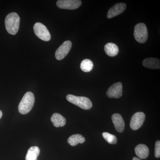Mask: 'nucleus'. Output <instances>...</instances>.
<instances>
[{
	"instance_id": "nucleus-1",
	"label": "nucleus",
	"mask_w": 160,
	"mask_h": 160,
	"mask_svg": "<svg viewBox=\"0 0 160 160\" xmlns=\"http://www.w3.org/2000/svg\"><path fill=\"white\" fill-rule=\"evenodd\" d=\"M20 18L16 12L9 13L5 19L6 30L9 34L15 35L19 29Z\"/></svg>"
},
{
	"instance_id": "nucleus-2",
	"label": "nucleus",
	"mask_w": 160,
	"mask_h": 160,
	"mask_svg": "<svg viewBox=\"0 0 160 160\" xmlns=\"http://www.w3.org/2000/svg\"><path fill=\"white\" fill-rule=\"evenodd\" d=\"M34 102L35 97L33 93L31 92H26L19 104V112L22 114L29 113L33 108Z\"/></svg>"
},
{
	"instance_id": "nucleus-3",
	"label": "nucleus",
	"mask_w": 160,
	"mask_h": 160,
	"mask_svg": "<svg viewBox=\"0 0 160 160\" xmlns=\"http://www.w3.org/2000/svg\"><path fill=\"white\" fill-rule=\"evenodd\" d=\"M66 99L69 102L85 110L91 109L92 107L91 101L88 98L85 97H78L73 95L68 94L66 96Z\"/></svg>"
},
{
	"instance_id": "nucleus-4",
	"label": "nucleus",
	"mask_w": 160,
	"mask_h": 160,
	"mask_svg": "<svg viewBox=\"0 0 160 160\" xmlns=\"http://www.w3.org/2000/svg\"><path fill=\"white\" fill-rule=\"evenodd\" d=\"M134 36L135 40L139 43L146 42L148 39V34L147 27L144 23H138L136 25Z\"/></svg>"
},
{
	"instance_id": "nucleus-5",
	"label": "nucleus",
	"mask_w": 160,
	"mask_h": 160,
	"mask_svg": "<svg viewBox=\"0 0 160 160\" xmlns=\"http://www.w3.org/2000/svg\"><path fill=\"white\" fill-rule=\"evenodd\" d=\"M33 30L36 35L41 40L48 42L51 39L50 32L46 26L42 23H35L33 26Z\"/></svg>"
},
{
	"instance_id": "nucleus-6",
	"label": "nucleus",
	"mask_w": 160,
	"mask_h": 160,
	"mask_svg": "<svg viewBox=\"0 0 160 160\" xmlns=\"http://www.w3.org/2000/svg\"><path fill=\"white\" fill-rule=\"evenodd\" d=\"M82 3L80 0H59L57 2V6L60 9L73 10L80 7Z\"/></svg>"
},
{
	"instance_id": "nucleus-7",
	"label": "nucleus",
	"mask_w": 160,
	"mask_h": 160,
	"mask_svg": "<svg viewBox=\"0 0 160 160\" xmlns=\"http://www.w3.org/2000/svg\"><path fill=\"white\" fill-rule=\"evenodd\" d=\"M146 115L143 112H136L131 119L130 127L132 130H136L139 129L145 122Z\"/></svg>"
},
{
	"instance_id": "nucleus-8",
	"label": "nucleus",
	"mask_w": 160,
	"mask_h": 160,
	"mask_svg": "<svg viewBox=\"0 0 160 160\" xmlns=\"http://www.w3.org/2000/svg\"><path fill=\"white\" fill-rule=\"evenodd\" d=\"M72 42L70 41H65L59 47L55 52V57L58 60L63 59L69 53L72 47Z\"/></svg>"
},
{
	"instance_id": "nucleus-9",
	"label": "nucleus",
	"mask_w": 160,
	"mask_h": 160,
	"mask_svg": "<svg viewBox=\"0 0 160 160\" xmlns=\"http://www.w3.org/2000/svg\"><path fill=\"white\" fill-rule=\"evenodd\" d=\"M107 96L109 98H118L122 95V84L120 82L115 83L110 86L106 92Z\"/></svg>"
},
{
	"instance_id": "nucleus-10",
	"label": "nucleus",
	"mask_w": 160,
	"mask_h": 160,
	"mask_svg": "<svg viewBox=\"0 0 160 160\" xmlns=\"http://www.w3.org/2000/svg\"><path fill=\"white\" fill-rule=\"evenodd\" d=\"M126 8L125 3H119L115 4L109 9L107 13L108 18H111L122 13Z\"/></svg>"
},
{
	"instance_id": "nucleus-11",
	"label": "nucleus",
	"mask_w": 160,
	"mask_h": 160,
	"mask_svg": "<svg viewBox=\"0 0 160 160\" xmlns=\"http://www.w3.org/2000/svg\"><path fill=\"white\" fill-rule=\"evenodd\" d=\"M112 120L116 130L122 132L125 129V124L122 116L118 113H114L112 116Z\"/></svg>"
},
{
	"instance_id": "nucleus-12",
	"label": "nucleus",
	"mask_w": 160,
	"mask_h": 160,
	"mask_svg": "<svg viewBox=\"0 0 160 160\" xmlns=\"http://www.w3.org/2000/svg\"><path fill=\"white\" fill-rule=\"evenodd\" d=\"M144 67L151 69H159L160 62L158 59L156 58H147L142 62Z\"/></svg>"
},
{
	"instance_id": "nucleus-13",
	"label": "nucleus",
	"mask_w": 160,
	"mask_h": 160,
	"mask_svg": "<svg viewBox=\"0 0 160 160\" xmlns=\"http://www.w3.org/2000/svg\"><path fill=\"white\" fill-rule=\"evenodd\" d=\"M136 154L140 159L147 158L149 156V149L146 145L139 144L135 148Z\"/></svg>"
},
{
	"instance_id": "nucleus-14",
	"label": "nucleus",
	"mask_w": 160,
	"mask_h": 160,
	"mask_svg": "<svg viewBox=\"0 0 160 160\" xmlns=\"http://www.w3.org/2000/svg\"><path fill=\"white\" fill-rule=\"evenodd\" d=\"M51 121L53 126L56 127H63L66 125V119L62 115L58 113L52 114L51 118Z\"/></svg>"
},
{
	"instance_id": "nucleus-15",
	"label": "nucleus",
	"mask_w": 160,
	"mask_h": 160,
	"mask_svg": "<svg viewBox=\"0 0 160 160\" xmlns=\"http://www.w3.org/2000/svg\"><path fill=\"white\" fill-rule=\"evenodd\" d=\"M104 50L107 55L110 57L116 56L119 52L118 47L113 43H108L106 44L105 45Z\"/></svg>"
},
{
	"instance_id": "nucleus-16",
	"label": "nucleus",
	"mask_w": 160,
	"mask_h": 160,
	"mask_svg": "<svg viewBox=\"0 0 160 160\" xmlns=\"http://www.w3.org/2000/svg\"><path fill=\"white\" fill-rule=\"evenodd\" d=\"M40 153V150L38 146L30 147L27 152L26 160H38V156Z\"/></svg>"
},
{
	"instance_id": "nucleus-17",
	"label": "nucleus",
	"mask_w": 160,
	"mask_h": 160,
	"mask_svg": "<svg viewBox=\"0 0 160 160\" xmlns=\"http://www.w3.org/2000/svg\"><path fill=\"white\" fill-rule=\"evenodd\" d=\"M85 142V138L81 135H72L68 139V142L71 146H76L78 144H82Z\"/></svg>"
},
{
	"instance_id": "nucleus-18",
	"label": "nucleus",
	"mask_w": 160,
	"mask_h": 160,
	"mask_svg": "<svg viewBox=\"0 0 160 160\" xmlns=\"http://www.w3.org/2000/svg\"><path fill=\"white\" fill-rule=\"evenodd\" d=\"M81 69L85 72H89L92 70L93 64L91 60L86 59L83 60L80 65Z\"/></svg>"
},
{
	"instance_id": "nucleus-19",
	"label": "nucleus",
	"mask_w": 160,
	"mask_h": 160,
	"mask_svg": "<svg viewBox=\"0 0 160 160\" xmlns=\"http://www.w3.org/2000/svg\"><path fill=\"white\" fill-rule=\"evenodd\" d=\"M102 136L109 144L113 145L117 142V139L114 135L110 134L109 132H104L102 133Z\"/></svg>"
},
{
	"instance_id": "nucleus-20",
	"label": "nucleus",
	"mask_w": 160,
	"mask_h": 160,
	"mask_svg": "<svg viewBox=\"0 0 160 160\" xmlns=\"http://www.w3.org/2000/svg\"><path fill=\"white\" fill-rule=\"evenodd\" d=\"M155 157L157 158L160 157V142L157 141L155 143Z\"/></svg>"
},
{
	"instance_id": "nucleus-21",
	"label": "nucleus",
	"mask_w": 160,
	"mask_h": 160,
	"mask_svg": "<svg viewBox=\"0 0 160 160\" xmlns=\"http://www.w3.org/2000/svg\"><path fill=\"white\" fill-rule=\"evenodd\" d=\"M132 160H141L140 159L136 157H134L132 158Z\"/></svg>"
},
{
	"instance_id": "nucleus-22",
	"label": "nucleus",
	"mask_w": 160,
	"mask_h": 160,
	"mask_svg": "<svg viewBox=\"0 0 160 160\" xmlns=\"http://www.w3.org/2000/svg\"><path fill=\"white\" fill-rule=\"evenodd\" d=\"M2 112L1 110H0V119L2 118Z\"/></svg>"
}]
</instances>
